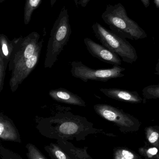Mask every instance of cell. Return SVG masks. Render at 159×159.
<instances>
[{"label": "cell", "mask_w": 159, "mask_h": 159, "mask_svg": "<svg viewBox=\"0 0 159 159\" xmlns=\"http://www.w3.org/2000/svg\"><path fill=\"white\" fill-rule=\"evenodd\" d=\"M143 3V5L145 7H148L150 5V0H140Z\"/></svg>", "instance_id": "cell-25"}, {"label": "cell", "mask_w": 159, "mask_h": 159, "mask_svg": "<svg viewBox=\"0 0 159 159\" xmlns=\"http://www.w3.org/2000/svg\"><path fill=\"white\" fill-rule=\"evenodd\" d=\"M40 38L39 33L33 32L24 38L20 39V49L16 53L13 60L14 68L23 63L33 55Z\"/></svg>", "instance_id": "cell-9"}, {"label": "cell", "mask_w": 159, "mask_h": 159, "mask_svg": "<svg viewBox=\"0 0 159 159\" xmlns=\"http://www.w3.org/2000/svg\"><path fill=\"white\" fill-rule=\"evenodd\" d=\"M93 109L101 118L116 124L121 132H134L141 127L139 120L122 109L106 104L94 105Z\"/></svg>", "instance_id": "cell-5"}, {"label": "cell", "mask_w": 159, "mask_h": 159, "mask_svg": "<svg viewBox=\"0 0 159 159\" xmlns=\"http://www.w3.org/2000/svg\"><path fill=\"white\" fill-rule=\"evenodd\" d=\"M57 143L71 159H93L88 154V147L82 148L75 146L69 141L57 140Z\"/></svg>", "instance_id": "cell-13"}, {"label": "cell", "mask_w": 159, "mask_h": 159, "mask_svg": "<svg viewBox=\"0 0 159 159\" xmlns=\"http://www.w3.org/2000/svg\"><path fill=\"white\" fill-rule=\"evenodd\" d=\"M43 42V40L39 41L33 55L23 63L14 67L9 81L10 89L12 92L16 90L19 85L29 76L36 67L40 58Z\"/></svg>", "instance_id": "cell-7"}, {"label": "cell", "mask_w": 159, "mask_h": 159, "mask_svg": "<svg viewBox=\"0 0 159 159\" xmlns=\"http://www.w3.org/2000/svg\"><path fill=\"white\" fill-rule=\"evenodd\" d=\"M145 133L147 139L150 144L159 147V126L147 127Z\"/></svg>", "instance_id": "cell-18"}, {"label": "cell", "mask_w": 159, "mask_h": 159, "mask_svg": "<svg viewBox=\"0 0 159 159\" xmlns=\"http://www.w3.org/2000/svg\"><path fill=\"white\" fill-rule=\"evenodd\" d=\"M44 148L51 159H71L57 143H50Z\"/></svg>", "instance_id": "cell-15"}, {"label": "cell", "mask_w": 159, "mask_h": 159, "mask_svg": "<svg viewBox=\"0 0 159 159\" xmlns=\"http://www.w3.org/2000/svg\"><path fill=\"white\" fill-rule=\"evenodd\" d=\"M74 2L75 3V5H76V7H78L79 0H74Z\"/></svg>", "instance_id": "cell-29"}, {"label": "cell", "mask_w": 159, "mask_h": 159, "mask_svg": "<svg viewBox=\"0 0 159 159\" xmlns=\"http://www.w3.org/2000/svg\"><path fill=\"white\" fill-rule=\"evenodd\" d=\"M42 0H26L24 9V22L25 25L29 24L34 10L38 8Z\"/></svg>", "instance_id": "cell-16"}, {"label": "cell", "mask_w": 159, "mask_h": 159, "mask_svg": "<svg viewBox=\"0 0 159 159\" xmlns=\"http://www.w3.org/2000/svg\"><path fill=\"white\" fill-rule=\"evenodd\" d=\"M142 92L145 99H159V84L147 86Z\"/></svg>", "instance_id": "cell-19"}, {"label": "cell", "mask_w": 159, "mask_h": 159, "mask_svg": "<svg viewBox=\"0 0 159 159\" xmlns=\"http://www.w3.org/2000/svg\"><path fill=\"white\" fill-rule=\"evenodd\" d=\"M102 18L110 30L124 39L137 41L147 37L146 32L128 16L125 7L120 3L114 5H107Z\"/></svg>", "instance_id": "cell-2"}, {"label": "cell", "mask_w": 159, "mask_h": 159, "mask_svg": "<svg viewBox=\"0 0 159 159\" xmlns=\"http://www.w3.org/2000/svg\"><path fill=\"white\" fill-rule=\"evenodd\" d=\"M14 48L13 42L9 41L5 34H0V56L7 62L8 61Z\"/></svg>", "instance_id": "cell-14"}, {"label": "cell", "mask_w": 159, "mask_h": 159, "mask_svg": "<svg viewBox=\"0 0 159 159\" xmlns=\"http://www.w3.org/2000/svg\"><path fill=\"white\" fill-rule=\"evenodd\" d=\"M84 43L90 54L101 61L114 66H120L122 63V60L117 54L102 45L97 43L88 37L84 39Z\"/></svg>", "instance_id": "cell-8"}, {"label": "cell", "mask_w": 159, "mask_h": 159, "mask_svg": "<svg viewBox=\"0 0 159 159\" xmlns=\"http://www.w3.org/2000/svg\"><path fill=\"white\" fill-rule=\"evenodd\" d=\"M100 91L105 95L111 99L120 102L133 104L145 103L144 100L137 91L127 90L115 88H102Z\"/></svg>", "instance_id": "cell-10"}, {"label": "cell", "mask_w": 159, "mask_h": 159, "mask_svg": "<svg viewBox=\"0 0 159 159\" xmlns=\"http://www.w3.org/2000/svg\"><path fill=\"white\" fill-rule=\"evenodd\" d=\"M71 73L73 77L78 78L84 82L89 80L106 82L112 79L120 78L125 76L122 72L125 68L120 66H114L107 69H92L80 61H74L71 63Z\"/></svg>", "instance_id": "cell-6"}, {"label": "cell", "mask_w": 159, "mask_h": 159, "mask_svg": "<svg viewBox=\"0 0 159 159\" xmlns=\"http://www.w3.org/2000/svg\"><path fill=\"white\" fill-rule=\"evenodd\" d=\"M0 157L2 159H23L20 155L0 145Z\"/></svg>", "instance_id": "cell-21"}, {"label": "cell", "mask_w": 159, "mask_h": 159, "mask_svg": "<svg viewBox=\"0 0 159 159\" xmlns=\"http://www.w3.org/2000/svg\"><path fill=\"white\" fill-rule=\"evenodd\" d=\"M0 139L21 143L20 135L15 124L8 117L0 113Z\"/></svg>", "instance_id": "cell-12"}, {"label": "cell", "mask_w": 159, "mask_h": 159, "mask_svg": "<svg viewBox=\"0 0 159 159\" xmlns=\"http://www.w3.org/2000/svg\"><path fill=\"white\" fill-rule=\"evenodd\" d=\"M90 1V0H79L78 5L81 6L82 7H85Z\"/></svg>", "instance_id": "cell-24"}, {"label": "cell", "mask_w": 159, "mask_h": 159, "mask_svg": "<svg viewBox=\"0 0 159 159\" xmlns=\"http://www.w3.org/2000/svg\"><path fill=\"white\" fill-rule=\"evenodd\" d=\"M36 129L46 138L56 140H64L77 142L85 141L90 134H102L109 136H116L107 133L102 129L94 128L93 123L85 117L70 112H59L54 116L39 118L36 121Z\"/></svg>", "instance_id": "cell-1"}, {"label": "cell", "mask_w": 159, "mask_h": 159, "mask_svg": "<svg viewBox=\"0 0 159 159\" xmlns=\"http://www.w3.org/2000/svg\"><path fill=\"white\" fill-rule=\"evenodd\" d=\"M154 2L156 7L159 9V0H154Z\"/></svg>", "instance_id": "cell-27"}, {"label": "cell", "mask_w": 159, "mask_h": 159, "mask_svg": "<svg viewBox=\"0 0 159 159\" xmlns=\"http://www.w3.org/2000/svg\"><path fill=\"white\" fill-rule=\"evenodd\" d=\"M140 153L146 159H159L158 149L157 148H150L148 149L140 148Z\"/></svg>", "instance_id": "cell-22"}, {"label": "cell", "mask_w": 159, "mask_h": 159, "mask_svg": "<svg viewBox=\"0 0 159 159\" xmlns=\"http://www.w3.org/2000/svg\"><path fill=\"white\" fill-rule=\"evenodd\" d=\"M48 94L53 100L59 102L75 106L86 107V102L81 97L64 88L50 90Z\"/></svg>", "instance_id": "cell-11"}, {"label": "cell", "mask_w": 159, "mask_h": 159, "mask_svg": "<svg viewBox=\"0 0 159 159\" xmlns=\"http://www.w3.org/2000/svg\"><path fill=\"white\" fill-rule=\"evenodd\" d=\"M27 149V156L29 159H48L40 150L33 144H27L26 145Z\"/></svg>", "instance_id": "cell-20"}, {"label": "cell", "mask_w": 159, "mask_h": 159, "mask_svg": "<svg viewBox=\"0 0 159 159\" xmlns=\"http://www.w3.org/2000/svg\"><path fill=\"white\" fill-rule=\"evenodd\" d=\"M96 38L105 47L114 52L127 63L135 62L138 55L135 48L126 40L96 22L92 25Z\"/></svg>", "instance_id": "cell-4"}, {"label": "cell", "mask_w": 159, "mask_h": 159, "mask_svg": "<svg viewBox=\"0 0 159 159\" xmlns=\"http://www.w3.org/2000/svg\"><path fill=\"white\" fill-rule=\"evenodd\" d=\"M5 0H0V3H2Z\"/></svg>", "instance_id": "cell-30"}, {"label": "cell", "mask_w": 159, "mask_h": 159, "mask_svg": "<svg viewBox=\"0 0 159 159\" xmlns=\"http://www.w3.org/2000/svg\"><path fill=\"white\" fill-rule=\"evenodd\" d=\"M72 33L68 9L63 7L50 31L44 62L45 69H51L67 44Z\"/></svg>", "instance_id": "cell-3"}, {"label": "cell", "mask_w": 159, "mask_h": 159, "mask_svg": "<svg viewBox=\"0 0 159 159\" xmlns=\"http://www.w3.org/2000/svg\"><path fill=\"white\" fill-rule=\"evenodd\" d=\"M57 1V0H50V4L51 7H53V6L54 5Z\"/></svg>", "instance_id": "cell-28"}, {"label": "cell", "mask_w": 159, "mask_h": 159, "mask_svg": "<svg viewBox=\"0 0 159 159\" xmlns=\"http://www.w3.org/2000/svg\"><path fill=\"white\" fill-rule=\"evenodd\" d=\"M155 74L157 75H159V59L158 60L157 63L156 64Z\"/></svg>", "instance_id": "cell-26"}, {"label": "cell", "mask_w": 159, "mask_h": 159, "mask_svg": "<svg viewBox=\"0 0 159 159\" xmlns=\"http://www.w3.org/2000/svg\"><path fill=\"white\" fill-rule=\"evenodd\" d=\"M113 159H142L134 152L128 148L116 147L113 150Z\"/></svg>", "instance_id": "cell-17"}, {"label": "cell", "mask_w": 159, "mask_h": 159, "mask_svg": "<svg viewBox=\"0 0 159 159\" xmlns=\"http://www.w3.org/2000/svg\"><path fill=\"white\" fill-rule=\"evenodd\" d=\"M6 65V61L0 56V92L3 89Z\"/></svg>", "instance_id": "cell-23"}]
</instances>
